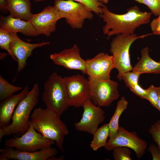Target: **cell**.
Wrapping results in <instances>:
<instances>
[{"label": "cell", "instance_id": "e575fe53", "mask_svg": "<svg viewBox=\"0 0 160 160\" xmlns=\"http://www.w3.org/2000/svg\"><path fill=\"white\" fill-rule=\"evenodd\" d=\"M158 98L157 103V109L160 111V87H158Z\"/></svg>", "mask_w": 160, "mask_h": 160}, {"label": "cell", "instance_id": "7c38bea8", "mask_svg": "<svg viewBox=\"0 0 160 160\" xmlns=\"http://www.w3.org/2000/svg\"><path fill=\"white\" fill-rule=\"evenodd\" d=\"M86 61V74L89 77L97 80L110 79L111 71L115 68L112 55L101 52L93 58L87 59Z\"/></svg>", "mask_w": 160, "mask_h": 160}, {"label": "cell", "instance_id": "603a6c76", "mask_svg": "<svg viewBox=\"0 0 160 160\" xmlns=\"http://www.w3.org/2000/svg\"><path fill=\"white\" fill-rule=\"evenodd\" d=\"M22 87L14 86L0 76V100L3 101L12 96L15 92L21 90Z\"/></svg>", "mask_w": 160, "mask_h": 160}, {"label": "cell", "instance_id": "9c48e42d", "mask_svg": "<svg viewBox=\"0 0 160 160\" xmlns=\"http://www.w3.org/2000/svg\"><path fill=\"white\" fill-rule=\"evenodd\" d=\"M147 146V142L139 137L135 131L129 132L121 126L116 135L109 138L104 148L109 151L117 147H127L133 150L137 159H140L144 154Z\"/></svg>", "mask_w": 160, "mask_h": 160}, {"label": "cell", "instance_id": "ffe728a7", "mask_svg": "<svg viewBox=\"0 0 160 160\" xmlns=\"http://www.w3.org/2000/svg\"><path fill=\"white\" fill-rule=\"evenodd\" d=\"M149 49L145 47L141 49L140 60L133 67L132 71L140 74L160 73V63L153 60L150 57Z\"/></svg>", "mask_w": 160, "mask_h": 160}, {"label": "cell", "instance_id": "484cf974", "mask_svg": "<svg viewBox=\"0 0 160 160\" xmlns=\"http://www.w3.org/2000/svg\"><path fill=\"white\" fill-rule=\"evenodd\" d=\"M112 151L113 157L115 160H132L131 153L129 148L126 147H119Z\"/></svg>", "mask_w": 160, "mask_h": 160}, {"label": "cell", "instance_id": "30bf717a", "mask_svg": "<svg viewBox=\"0 0 160 160\" xmlns=\"http://www.w3.org/2000/svg\"><path fill=\"white\" fill-rule=\"evenodd\" d=\"M63 78L68 92L69 107H82L90 100L89 81L84 76L77 74Z\"/></svg>", "mask_w": 160, "mask_h": 160}, {"label": "cell", "instance_id": "74e56055", "mask_svg": "<svg viewBox=\"0 0 160 160\" xmlns=\"http://www.w3.org/2000/svg\"><path fill=\"white\" fill-rule=\"evenodd\" d=\"M104 3L107 4L108 1V0H103Z\"/></svg>", "mask_w": 160, "mask_h": 160}, {"label": "cell", "instance_id": "2e32d148", "mask_svg": "<svg viewBox=\"0 0 160 160\" xmlns=\"http://www.w3.org/2000/svg\"><path fill=\"white\" fill-rule=\"evenodd\" d=\"M0 154L9 159L17 160H52L58 153L55 148L51 146L34 152H23L5 146L0 149Z\"/></svg>", "mask_w": 160, "mask_h": 160}, {"label": "cell", "instance_id": "d590c367", "mask_svg": "<svg viewBox=\"0 0 160 160\" xmlns=\"http://www.w3.org/2000/svg\"><path fill=\"white\" fill-rule=\"evenodd\" d=\"M9 159L6 156L0 154V160H8Z\"/></svg>", "mask_w": 160, "mask_h": 160}, {"label": "cell", "instance_id": "f35d334b", "mask_svg": "<svg viewBox=\"0 0 160 160\" xmlns=\"http://www.w3.org/2000/svg\"><path fill=\"white\" fill-rule=\"evenodd\" d=\"M35 2H39L42 1L43 0H34Z\"/></svg>", "mask_w": 160, "mask_h": 160}, {"label": "cell", "instance_id": "1f68e13d", "mask_svg": "<svg viewBox=\"0 0 160 160\" xmlns=\"http://www.w3.org/2000/svg\"><path fill=\"white\" fill-rule=\"evenodd\" d=\"M148 150L151 154L153 160H160V148L157 145L150 144Z\"/></svg>", "mask_w": 160, "mask_h": 160}, {"label": "cell", "instance_id": "6da1fadb", "mask_svg": "<svg viewBox=\"0 0 160 160\" xmlns=\"http://www.w3.org/2000/svg\"><path fill=\"white\" fill-rule=\"evenodd\" d=\"M102 9L103 12L99 16L105 23L102 30L108 39L114 35L134 34L136 28L150 22L152 14L141 11L137 6L128 9L126 13L121 15L111 12L104 4Z\"/></svg>", "mask_w": 160, "mask_h": 160}, {"label": "cell", "instance_id": "ab89813d", "mask_svg": "<svg viewBox=\"0 0 160 160\" xmlns=\"http://www.w3.org/2000/svg\"><path fill=\"white\" fill-rule=\"evenodd\" d=\"M159 62L160 63V60L159 61Z\"/></svg>", "mask_w": 160, "mask_h": 160}, {"label": "cell", "instance_id": "4316f807", "mask_svg": "<svg viewBox=\"0 0 160 160\" xmlns=\"http://www.w3.org/2000/svg\"><path fill=\"white\" fill-rule=\"evenodd\" d=\"M140 74L131 71L123 73L121 77L126 86L129 89L138 84V78Z\"/></svg>", "mask_w": 160, "mask_h": 160}, {"label": "cell", "instance_id": "e0dca14e", "mask_svg": "<svg viewBox=\"0 0 160 160\" xmlns=\"http://www.w3.org/2000/svg\"><path fill=\"white\" fill-rule=\"evenodd\" d=\"M0 28L11 33L20 32L28 36L34 37L40 34L32 25L31 21H25L13 17L11 15L1 16Z\"/></svg>", "mask_w": 160, "mask_h": 160}, {"label": "cell", "instance_id": "83f0119b", "mask_svg": "<svg viewBox=\"0 0 160 160\" xmlns=\"http://www.w3.org/2000/svg\"><path fill=\"white\" fill-rule=\"evenodd\" d=\"M144 4L150 9L151 13L156 16L160 15V0H134Z\"/></svg>", "mask_w": 160, "mask_h": 160}, {"label": "cell", "instance_id": "f546056e", "mask_svg": "<svg viewBox=\"0 0 160 160\" xmlns=\"http://www.w3.org/2000/svg\"><path fill=\"white\" fill-rule=\"evenodd\" d=\"M148 131L154 141L160 148V119L151 125Z\"/></svg>", "mask_w": 160, "mask_h": 160}, {"label": "cell", "instance_id": "d4e9b609", "mask_svg": "<svg viewBox=\"0 0 160 160\" xmlns=\"http://www.w3.org/2000/svg\"><path fill=\"white\" fill-rule=\"evenodd\" d=\"M13 37L14 36L12 33H9L0 28V47L6 50L11 56L12 54L9 46Z\"/></svg>", "mask_w": 160, "mask_h": 160}, {"label": "cell", "instance_id": "8992f818", "mask_svg": "<svg viewBox=\"0 0 160 160\" xmlns=\"http://www.w3.org/2000/svg\"><path fill=\"white\" fill-rule=\"evenodd\" d=\"M55 143L52 140L44 137L30 125L28 130L20 137L6 139L5 146L23 152H34L50 147Z\"/></svg>", "mask_w": 160, "mask_h": 160}, {"label": "cell", "instance_id": "836d02e7", "mask_svg": "<svg viewBox=\"0 0 160 160\" xmlns=\"http://www.w3.org/2000/svg\"><path fill=\"white\" fill-rule=\"evenodd\" d=\"M0 9L1 11L7 10L6 0H0Z\"/></svg>", "mask_w": 160, "mask_h": 160}, {"label": "cell", "instance_id": "d6a6232c", "mask_svg": "<svg viewBox=\"0 0 160 160\" xmlns=\"http://www.w3.org/2000/svg\"><path fill=\"white\" fill-rule=\"evenodd\" d=\"M153 34L160 35V15L156 19H153L150 24Z\"/></svg>", "mask_w": 160, "mask_h": 160}, {"label": "cell", "instance_id": "4fadbf2b", "mask_svg": "<svg viewBox=\"0 0 160 160\" xmlns=\"http://www.w3.org/2000/svg\"><path fill=\"white\" fill-rule=\"evenodd\" d=\"M62 18L61 15L54 6L48 5L41 12L32 14L30 20L40 34L49 36L55 31L57 22Z\"/></svg>", "mask_w": 160, "mask_h": 160}, {"label": "cell", "instance_id": "7402d4cb", "mask_svg": "<svg viewBox=\"0 0 160 160\" xmlns=\"http://www.w3.org/2000/svg\"><path fill=\"white\" fill-rule=\"evenodd\" d=\"M109 130L108 123L104 124L98 128L93 134V137L90 146L94 151H97L100 147H105L109 136Z\"/></svg>", "mask_w": 160, "mask_h": 160}, {"label": "cell", "instance_id": "277c9868", "mask_svg": "<svg viewBox=\"0 0 160 160\" xmlns=\"http://www.w3.org/2000/svg\"><path fill=\"white\" fill-rule=\"evenodd\" d=\"M42 100L46 108L60 116L69 107V97L63 78L52 73L45 82Z\"/></svg>", "mask_w": 160, "mask_h": 160}, {"label": "cell", "instance_id": "cb8c5ba5", "mask_svg": "<svg viewBox=\"0 0 160 160\" xmlns=\"http://www.w3.org/2000/svg\"><path fill=\"white\" fill-rule=\"evenodd\" d=\"M46 0H43L42 1ZM80 3L96 14L99 15L102 12V8L104 6L103 0H72Z\"/></svg>", "mask_w": 160, "mask_h": 160}, {"label": "cell", "instance_id": "8d00e7d4", "mask_svg": "<svg viewBox=\"0 0 160 160\" xmlns=\"http://www.w3.org/2000/svg\"><path fill=\"white\" fill-rule=\"evenodd\" d=\"M2 54L3 55V56L0 57L1 60L4 58V57L6 56V55L5 53H2Z\"/></svg>", "mask_w": 160, "mask_h": 160}, {"label": "cell", "instance_id": "52a82bcc", "mask_svg": "<svg viewBox=\"0 0 160 160\" xmlns=\"http://www.w3.org/2000/svg\"><path fill=\"white\" fill-rule=\"evenodd\" d=\"M53 6L73 29L81 28L85 20L93 17L92 12L85 5L72 0H55Z\"/></svg>", "mask_w": 160, "mask_h": 160}, {"label": "cell", "instance_id": "7a4b0ae2", "mask_svg": "<svg viewBox=\"0 0 160 160\" xmlns=\"http://www.w3.org/2000/svg\"><path fill=\"white\" fill-rule=\"evenodd\" d=\"M60 116L46 108L35 109L30 116V124L34 129L44 137L54 141L62 152L65 137L68 134L66 124Z\"/></svg>", "mask_w": 160, "mask_h": 160}, {"label": "cell", "instance_id": "ba28073f", "mask_svg": "<svg viewBox=\"0 0 160 160\" xmlns=\"http://www.w3.org/2000/svg\"><path fill=\"white\" fill-rule=\"evenodd\" d=\"M88 80L90 100L94 105L108 107L119 97L117 82L110 79L97 80L89 77Z\"/></svg>", "mask_w": 160, "mask_h": 160}, {"label": "cell", "instance_id": "3957f363", "mask_svg": "<svg viewBox=\"0 0 160 160\" xmlns=\"http://www.w3.org/2000/svg\"><path fill=\"white\" fill-rule=\"evenodd\" d=\"M39 95V85L36 83L17 105L12 116L11 123L0 128V140L4 136L11 134L21 136L28 130L30 125V114L38 102Z\"/></svg>", "mask_w": 160, "mask_h": 160}, {"label": "cell", "instance_id": "44dd1931", "mask_svg": "<svg viewBox=\"0 0 160 160\" xmlns=\"http://www.w3.org/2000/svg\"><path fill=\"white\" fill-rule=\"evenodd\" d=\"M128 104V102L123 96L118 102L114 113L108 123L109 138L113 137L117 134L119 127V119L122 113L127 108Z\"/></svg>", "mask_w": 160, "mask_h": 160}, {"label": "cell", "instance_id": "5bb4252c", "mask_svg": "<svg viewBox=\"0 0 160 160\" xmlns=\"http://www.w3.org/2000/svg\"><path fill=\"white\" fill-rule=\"evenodd\" d=\"M80 52V49L75 44L70 48L51 54L50 57L55 64L68 69L80 71L83 74H86V61L81 58Z\"/></svg>", "mask_w": 160, "mask_h": 160}, {"label": "cell", "instance_id": "4dcf8cb0", "mask_svg": "<svg viewBox=\"0 0 160 160\" xmlns=\"http://www.w3.org/2000/svg\"><path fill=\"white\" fill-rule=\"evenodd\" d=\"M130 90L137 96L142 99L147 100V92L146 89L142 88L138 84H136L130 89Z\"/></svg>", "mask_w": 160, "mask_h": 160}, {"label": "cell", "instance_id": "5b68a950", "mask_svg": "<svg viewBox=\"0 0 160 160\" xmlns=\"http://www.w3.org/2000/svg\"><path fill=\"white\" fill-rule=\"evenodd\" d=\"M146 36H139L134 33L127 36L120 34L116 35L112 40L110 51L112 54L115 68L118 72L117 77L119 80H121L123 73L132 70L129 54L131 45L137 39Z\"/></svg>", "mask_w": 160, "mask_h": 160}, {"label": "cell", "instance_id": "f1b7e54d", "mask_svg": "<svg viewBox=\"0 0 160 160\" xmlns=\"http://www.w3.org/2000/svg\"><path fill=\"white\" fill-rule=\"evenodd\" d=\"M146 90L147 100L150 102L152 106L157 109L158 98V87L151 85L146 89Z\"/></svg>", "mask_w": 160, "mask_h": 160}, {"label": "cell", "instance_id": "9a60e30c", "mask_svg": "<svg viewBox=\"0 0 160 160\" xmlns=\"http://www.w3.org/2000/svg\"><path fill=\"white\" fill-rule=\"evenodd\" d=\"M14 36L10 42L9 48L12 59L18 64L17 73L23 70L26 66L27 58L31 57L35 49L49 44L48 41L36 44L29 43L22 40L17 33H12Z\"/></svg>", "mask_w": 160, "mask_h": 160}, {"label": "cell", "instance_id": "ac0fdd59", "mask_svg": "<svg viewBox=\"0 0 160 160\" xmlns=\"http://www.w3.org/2000/svg\"><path fill=\"white\" fill-rule=\"evenodd\" d=\"M29 91L28 85L19 93L13 95L5 99L0 105V128L10 124L13 113L18 104L27 95Z\"/></svg>", "mask_w": 160, "mask_h": 160}, {"label": "cell", "instance_id": "8fae6325", "mask_svg": "<svg viewBox=\"0 0 160 160\" xmlns=\"http://www.w3.org/2000/svg\"><path fill=\"white\" fill-rule=\"evenodd\" d=\"M83 112L80 120L74 124L77 130L93 135L99 124L105 119V111L100 107L94 105L91 100L86 101L82 106Z\"/></svg>", "mask_w": 160, "mask_h": 160}, {"label": "cell", "instance_id": "d6986e66", "mask_svg": "<svg viewBox=\"0 0 160 160\" xmlns=\"http://www.w3.org/2000/svg\"><path fill=\"white\" fill-rule=\"evenodd\" d=\"M6 8L13 17L28 21L30 20L31 4L30 0H6Z\"/></svg>", "mask_w": 160, "mask_h": 160}]
</instances>
